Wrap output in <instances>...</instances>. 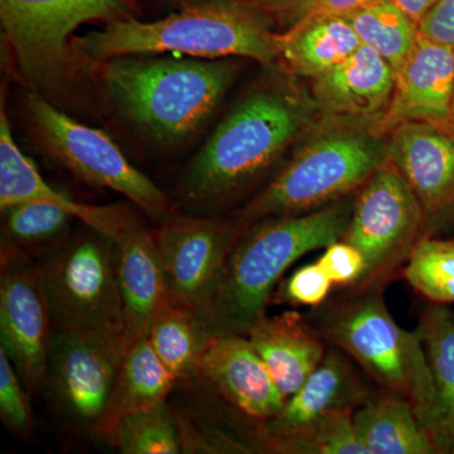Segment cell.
I'll use <instances>...</instances> for the list:
<instances>
[{"label": "cell", "instance_id": "obj_1", "mask_svg": "<svg viewBox=\"0 0 454 454\" xmlns=\"http://www.w3.org/2000/svg\"><path fill=\"white\" fill-rule=\"evenodd\" d=\"M315 100L289 82L254 90L220 122L182 177L190 210L219 211L249 196L280 158L316 127Z\"/></svg>", "mask_w": 454, "mask_h": 454}, {"label": "cell", "instance_id": "obj_2", "mask_svg": "<svg viewBox=\"0 0 454 454\" xmlns=\"http://www.w3.org/2000/svg\"><path fill=\"white\" fill-rule=\"evenodd\" d=\"M355 196L301 215L268 217L236 241L203 322L212 334L247 336L267 315L274 288L297 260L345 234Z\"/></svg>", "mask_w": 454, "mask_h": 454}, {"label": "cell", "instance_id": "obj_3", "mask_svg": "<svg viewBox=\"0 0 454 454\" xmlns=\"http://www.w3.org/2000/svg\"><path fill=\"white\" fill-rule=\"evenodd\" d=\"M268 13L231 0L191 5L153 22L127 18L73 38L80 55L94 61L121 56L178 53L195 59L245 57L270 65L279 59Z\"/></svg>", "mask_w": 454, "mask_h": 454}, {"label": "cell", "instance_id": "obj_4", "mask_svg": "<svg viewBox=\"0 0 454 454\" xmlns=\"http://www.w3.org/2000/svg\"><path fill=\"white\" fill-rule=\"evenodd\" d=\"M372 121L324 118L234 217L249 226L268 217L307 214L356 193L387 160V137L373 130Z\"/></svg>", "mask_w": 454, "mask_h": 454}, {"label": "cell", "instance_id": "obj_5", "mask_svg": "<svg viewBox=\"0 0 454 454\" xmlns=\"http://www.w3.org/2000/svg\"><path fill=\"white\" fill-rule=\"evenodd\" d=\"M106 64L104 82L119 109L167 145L184 142L201 129L238 73L226 59L121 56Z\"/></svg>", "mask_w": 454, "mask_h": 454}, {"label": "cell", "instance_id": "obj_6", "mask_svg": "<svg viewBox=\"0 0 454 454\" xmlns=\"http://www.w3.org/2000/svg\"><path fill=\"white\" fill-rule=\"evenodd\" d=\"M315 328L385 390L408 399L433 441L434 397L422 342L417 331L397 325L381 288L354 289V294L317 313Z\"/></svg>", "mask_w": 454, "mask_h": 454}, {"label": "cell", "instance_id": "obj_7", "mask_svg": "<svg viewBox=\"0 0 454 454\" xmlns=\"http://www.w3.org/2000/svg\"><path fill=\"white\" fill-rule=\"evenodd\" d=\"M119 259L118 241L83 225L38 262L53 330L122 331Z\"/></svg>", "mask_w": 454, "mask_h": 454}, {"label": "cell", "instance_id": "obj_8", "mask_svg": "<svg viewBox=\"0 0 454 454\" xmlns=\"http://www.w3.org/2000/svg\"><path fill=\"white\" fill-rule=\"evenodd\" d=\"M26 104L42 145L74 175L121 193L154 223H162L175 212L168 197L127 160L103 130L74 121L37 92L29 94Z\"/></svg>", "mask_w": 454, "mask_h": 454}, {"label": "cell", "instance_id": "obj_9", "mask_svg": "<svg viewBox=\"0 0 454 454\" xmlns=\"http://www.w3.org/2000/svg\"><path fill=\"white\" fill-rule=\"evenodd\" d=\"M127 349L121 328L53 330L43 395L68 427L97 435Z\"/></svg>", "mask_w": 454, "mask_h": 454}, {"label": "cell", "instance_id": "obj_10", "mask_svg": "<svg viewBox=\"0 0 454 454\" xmlns=\"http://www.w3.org/2000/svg\"><path fill=\"white\" fill-rule=\"evenodd\" d=\"M127 18L129 0H0L3 32L33 88L56 85L67 74L70 37L79 27Z\"/></svg>", "mask_w": 454, "mask_h": 454}, {"label": "cell", "instance_id": "obj_11", "mask_svg": "<svg viewBox=\"0 0 454 454\" xmlns=\"http://www.w3.org/2000/svg\"><path fill=\"white\" fill-rule=\"evenodd\" d=\"M427 235L426 216L413 191L389 158L355 196L342 240L356 247L366 262L363 282L354 289L379 286L404 267L414 245Z\"/></svg>", "mask_w": 454, "mask_h": 454}, {"label": "cell", "instance_id": "obj_12", "mask_svg": "<svg viewBox=\"0 0 454 454\" xmlns=\"http://www.w3.org/2000/svg\"><path fill=\"white\" fill-rule=\"evenodd\" d=\"M247 225L232 216L172 212L154 231L170 301L205 317L232 247Z\"/></svg>", "mask_w": 454, "mask_h": 454}, {"label": "cell", "instance_id": "obj_13", "mask_svg": "<svg viewBox=\"0 0 454 454\" xmlns=\"http://www.w3.org/2000/svg\"><path fill=\"white\" fill-rule=\"evenodd\" d=\"M0 268V348L27 390L41 395L53 324L40 262Z\"/></svg>", "mask_w": 454, "mask_h": 454}, {"label": "cell", "instance_id": "obj_14", "mask_svg": "<svg viewBox=\"0 0 454 454\" xmlns=\"http://www.w3.org/2000/svg\"><path fill=\"white\" fill-rule=\"evenodd\" d=\"M387 158L422 206L427 235L454 220V124L411 121L387 136Z\"/></svg>", "mask_w": 454, "mask_h": 454}, {"label": "cell", "instance_id": "obj_15", "mask_svg": "<svg viewBox=\"0 0 454 454\" xmlns=\"http://www.w3.org/2000/svg\"><path fill=\"white\" fill-rule=\"evenodd\" d=\"M454 92V47L420 35L395 70L387 109L373 119L376 133L387 137L411 121H450Z\"/></svg>", "mask_w": 454, "mask_h": 454}, {"label": "cell", "instance_id": "obj_16", "mask_svg": "<svg viewBox=\"0 0 454 454\" xmlns=\"http://www.w3.org/2000/svg\"><path fill=\"white\" fill-rule=\"evenodd\" d=\"M201 378L227 403L258 422L279 413L286 397L245 334H214L203 354Z\"/></svg>", "mask_w": 454, "mask_h": 454}, {"label": "cell", "instance_id": "obj_17", "mask_svg": "<svg viewBox=\"0 0 454 454\" xmlns=\"http://www.w3.org/2000/svg\"><path fill=\"white\" fill-rule=\"evenodd\" d=\"M370 395L369 387L345 355L333 349L300 389L286 397L279 413L260 424L265 450L278 439L339 411H356Z\"/></svg>", "mask_w": 454, "mask_h": 454}, {"label": "cell", "instance_id": "obj_18", "mask_svg": "<svg viewBox=\"0 0 454 454\" xmlns=\"http://www.w3.org/2000/svg\"><path fill=\"white\" fill-rule=\"evenodd\" d=\"M47 203L57 206L83 223L118 241L136 225L124 208L119 206H94L74 201L51 187L35 164L23 154L12 136L7 114H0V208L18 203Z\"/></svg>", "mask_w": 454, "mask_h": 454}, {"label": "cell", "instance_id": "obj_19", "mask_svg": "<svg viewBox=\"0 0 454 454\" xmlns=\"http://www.w3.org/2000/svg\"><path fill=\"white\" fill-rule=\"evenodd\" d=\"M312 82L310 97L324 118L372 121L389 104L395 70L363 44L345 61Z\"/></svg>", "mask_w": 454, "mask_h": 454}, {"label": "cell", "instance_id": "obj_20", "mask_svg": "<svg viewBox=\"0 0 454 454\" xmlns=\"http://www.w3.org/2000/svg\"><path fill=\"white\" fill-rule=\"evenodd\" d=\"M118 244L122 336L129 348L172 301L154 232L136 223Z\"/></svg>", "mask_w": 454, "mask_h": 454}, {"label": "cell", "instance_id": "obj_21", "mask_svg": "<svg viewBox=\"0 0 454 454\" xmlns=\"http://www.w3.org/2000/svg\"><path fill=\"white\" fill-rule=\"evenodd\" d=\"M247 336L286 399L300 389L327 352L321 333L295 310L265 315Z\"/></svg>", "mask_w": 454, "mask_h": 454}, {"label": "cell", "instance_id": "obj_22", "mask_svg": "<svg viewBox=\"0 0 454 454\" xmlns=\"http://www.w3.org/2000/svg\"><path fill=\"white\" fill-rule=\"evenodd\" d=\"M279 59L289 71L315 80L345 61L363 46L346 16H315L301 20L277 33Z\"/></svg>", "mask_w": 454, "mask_h": 454}, {"label": "cell", "instance_id": "obj_23", "mask_svg": "<svg viewBox=\"0 0 454 454\" xmlns=\"http://www.w3.org/2000/svg\"><path fill=\"white\" fill-rule=\"evenodd\" d=\"M177 382L146 334L140 337L122 357L97 437L106 441L125 415L167 402Z\"/></svg>", "mask_w": 454, "mask_h": 454}, {"label": "cell", "instance_id": "obj_24", "mask_svg": "<svg viewBox=\"0 0 454 454\" xmlns=\"http://www.w3.org/2000/svg\"><path fill=\"white\" fill-rule=\"evenodd\" d=\"M354 427L367 454L438 453L411 403L391 391L370 394L354 411Z\"/></svg>", "mask_w": 454, "mask_h": 454}, {"label": "cell", "instance_id": "obj_25", "mask_svg": "<svg viewBox=\"0 0 454 454\" xmlns=\"http://www.w3.org/2000/svg\"><path fill=\"white\" fill-rule=\"evenodd\" d=\"M434 397L433 441L438 453L454 454V310L430 303L417 328Z\"/></svg>", "mask_w": 454, "mask_h": 454}, {"label": "cell", "instance_id": "obj_26", "mask_svg": "<svg viewBox=\"0 0 454 454\" xmlns=\"http://www.w3.org/2000/svg\"><path fill=\"white\" fill-rule=\"evenodd\" d=\"M2 212L0 267L40 262L68 238L76 220L47 203H18Z\"/></svg>", "mask_w": 454, "mask_h": 454}, {"label": "cell", "instance_id": "obj_27", "mask_svg": "<svg viewBox=\"0 0 454 454\" xmlns=\"http://www.w3.org/2000/svg\"><path fill=\"white\" fill-rule=\"evenodd\" d=\"M212 336L201 317L173 303L155 317L146 333L158 357L178 381L201 378L203 354Z\"/></svg>", "mask_w": 454, "mask_h": 454}, {"label": "cell", "instance_id": "obj_28", "mask_svg": "<svg viewBox=\"0 0 454 454\" xmlns=\"http://www.w3.org/2000/svg\"><path fill=\"white\" fill-rule=\"evenodd\" d=\"M364 46L379 53L396 70L419 38V25L393 0H372L348 14Z\"/></svg>", "mask_w": 454, "mask_h": 454}, {"label": "cell", "instance_id": "obj_29", "mask_svg": "<svg viewBox=\"0 0 454 454\" xmlns=\"http://www.w3.org/2000/svg\"><path fill=\"white\" fill-rule=\"evenodd\" d=\"M106 442L122 454L184 452L177 419L167 402L125 415Z\"/></svg>", "mask_w": 454, "mask_h": 454}, {"label": "cell", "instance_id": "obj_30", "mask_svg": "<svg viewBox=\"0 0 454 454\" xmlns=\"http://www.w3.org/2000/svg\"><path fill=\"white\" fill-rule=\"evenodd\" d=\"M406 282L430 303H454V240L424 235L403 267Z\"/></svg>", "mask_w": 454, "mask_h": 454}, {"label": "cell", "instance_id": "obj_31", "mask_svg": "<svg viewBox=\"0 0 454 454\" xmlns=\"http://www.w3.org/2000/svg\"><path fill=\"white\" fill-rule=\"evenodd\" d=\"M354 411H334L278 439L269 452L283 454H367L354 427Z\"/></svg>", "mask_w": 454, "mask_h": 454}, {"label": "cell", "instance_id": "obj_32", "mask_svg": "<svg viewBox=\"0 0 454 454\" xmlns=\"http://www.w3.org/2000/svg\"><path fill=\"white\" fill-rule=\"evenodd\" d=\"M28 394L16 367L0 348V419L5 428L22 438H28L35 428Z\"/></svg>", "mask_w": 454, "mask_h": 454}, {"label": "cell", "instance_id": "obj_33", "mask_svg": "<svg viewBox=\"0 0 454 454\" xmlns=\"http://www.w3.org/2000/svg\"><path fill=\"white\" fill-rule=\"evenodd\" d=\"M333 286L318 262H310L298 268L288 279L284 280L277 292V301L293 307L319 309L327 301Z\"/></svg>", "mask_w": 454, "mask_h": 454}, {"label": "cell", "instance_id": "obj_34", "mask_svg": "<svg viewBox=\"0 0 454 454\" xmlns=\"http://www.w3.org/2000/svg\"><path fill=\"white\" fill-rule=\"evenodd\" d=\"M317 262L336 286L355 288L365 277L366 262L363 253L342 239L325 247Z\"/></svg>", "mask_w": 454, "mask_h": 454}, {"label": "cell", "instance_id": "obj_35", "mask_svg": "<svg viewBox=\"0 0 454 454\" xmlns=\"http://www.w3.org/2000/svg\"><path fill=\"white\" fill-rule=\"evenodd\" d=\"M372 0H286L279 16L289 27L301 20L324 14L348 16Z\"/></svg>", "mask_w": 454, "mask_h": 454}, {"label": "cell", "instance_id": "obj_36", "mask_svg": "<svg viewBox=\"0 0 454 454\" xmlns=\"http://www.w3.org/2000/svg\"><path fill=\"white\" fill-rule=\"evenodd\" d=\"M419 32L428 40L454 47V0H439L420 20Z\"/></svg>", "mask_w": 454, "mask_h": 454}, {"label": "cell", "instance_id": "obj_37", "mask_svg": "<svg viewBox=\"0 0 454 454\" xmlns=\"http://www.w3.org/2000/svg\"><path fill=\"white\" fill-rule=\"evenodd\" d=\"M411 20L419 25L424 16L434 7L439 0H393Z\"/></svg>", "mask_w": 454, "mask_h": 454}, {"label": "cell", "instance_id": "obj_38", "mask_svg": "<svg viewBox=\"0 0 454 454\" xmlns=\"http://www.w3.org/2000/svg\"><path fill=\"white\" fill-rule=\"evenodd\" d=\"M231 2L243 3L250 7L258 8L265 13L280 14L286 0H231Z\"/></svg>", "mask_w": 454, "mask_h": 454}, {"label": "cell", "instance_id": "obj_39", "mask_svg": "<svg viewBox=\"0 0 454 454\" xmlns=\"http://www.w3.org/2000/svg\"><path fill=\"white\" fill-rule=\"evenodd\" d=\"M450 121L454 124V92H453V98H452V106H450Z\"/></svg>", "mask_w": 454, "mask_h": 454}]
</instances>
